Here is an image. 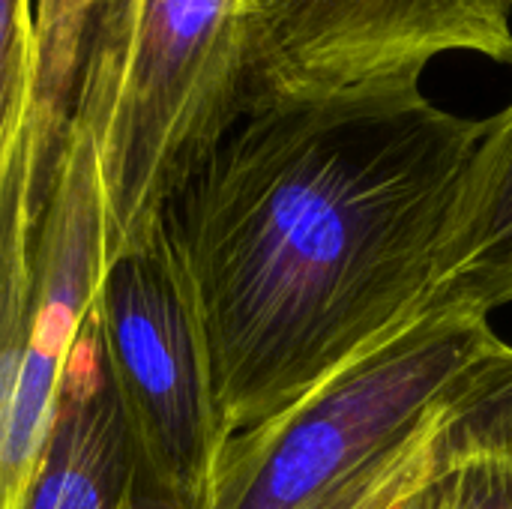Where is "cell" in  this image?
<instances>
[{
  "mask_svg": "<svg viewBox=\"0 0 512 509\" xmlns=\"http://www.w3.org/2000/svg\"><path fill=\"white\" fill-rule=\"evenodd\" d=\"M36 93V0H0V192L30 141Z\"/></svg>",
  "mask_w": 512,
  "mask_h": 509,
  "instance_id": "30bf717a",
  "label": "cell"
},
{
  "mask_svg": "<svg viewBox=\"0 0 512 509\" xmlns=\"http://www.w3.org/2000/svg\"><path fill=\"white\" fill-rule=\"evenodd\" d=\"M507 303H512V102L486 117L426 309L459 306L492 315Z\"/></svg>",
  "mask_w": 512,
  "mask_h": 509,
  "instance_id": "ba28073f",
  "label": "cell"
},
{
  "mask_svg": "<svg viewBox=\"0 0 512 509\" xmlns=\"http://www.w3.org/2000/svg\"><path fill=\"white\" fill-rule=\"evenodd\" d=\"M510 354L483 312H420L279 417L234 435L204 509H306L465 405Z\"/></svg>",
  "mask_w": 512,
  "mask_h": 509,
  "instance_id": "3957f363",
  "label": "cell"
},
{
  "mask_svg": "<svg viewBox=\"0 0 512 509\" xmlns=\"http://www.w3.org/2000/svg\"><path fill=\"white\" fill-rule=\"evenodd\" d=\"M102 273L96 153L69 120L54 153L27 141L0 192V509H24Z\"/></svg>",
  "mask_w": 512,
  "mask_h": 509,
  "instance_id": "277c9868",
  "label": "cell"
},
{
  "mask_svg": "<svg viewBox=\"0 0 512 509\" xmlns=\"http://www.w3.org/2000/svg\"><path fill=\"white\" fill-rule=\"evenodd\" d=\"M96 3L99 0H36V93L30 132L45 144H60L66 132Z\"/></svg>",
  "mask_w": 512,
  "mask_h": 509,
  "instance_id": "9c48e42d",
  "label": "cell"
},
{
  "mask_svg": "<svg viewBox=\"0 0 512 509\" xmlns=\"http://www.w3.org/2000/svg\"><path fill=\"white\" fill-rule=\"evenodd\" d=\"M447 509H512V453L441 468Z\"/></svg>",
  "mask_w": 512,
  "mask_h": 509,
  "instance_id": "7c38bea8",
  "label": "cell"
},
{
  "mask_svg": "<svg viewBox=\"0 0 512 509\" xmlns=\"http://www.w3.org/2000/svg\"><path fill=\"white\" fill-rule=\"evenodd\" d=\"M24 509H195L153 471L129 435L90 315L69 351Z\"/></svg>",
  "mask_w": 512,
  "mask_h": 509,
  "instance_id": "52a82bcc",
  "label": "cell"
},
{
  "mask_svg": "<svg viewBox=\"0 0 512 509\" xmlns=\"http://www.w3.org/2000/svg\"><path fill=\"white\" fill-rule=\"evenodd\" d=\"M399 509H447V495H444V483H441V471H435L420 489H414Z\"/></svg>",
  "mask_w": 512,
  "mask_h": 509,
  "instance_id": "4fadbf2b",
  "label": "cell"
},
{
  "mask_svg": "<svg viewBox=\"0 0 512 509\" xmlns=\"http://www.w3.org/2000/svg\"><path fill=\"white\" fill-rule=\"evenodd\" d=\"M483 132L423 90L255 105L195 168L162 231L228 441L426 312Z\"/></svg>",
  "mask_w": 512,
  "mask_h": 509,
  "instance_id": "6da1fadb",
  "label": "cell"
},
{
  "mask_svg": "<svg viewBox=\"0 0 512 509\" xmlns=\"http://www.w3.org/2000/svg\"><path fill=\"white\" fill-rule=\"evenodd\" d=\"M252 105L420 90L444 54L512 66V0H246Z\"/></svg>",
  "mask_w": 512,
  "mask_h": 509,
  "instance_id": "5b68a950",
  "label": "cell"
},
{
  "mask_svg": "<svg viewBox=\"0 0 512 509\" xmlns=\"http://www.w3.org/2000/svg\"><path fill=\"white\" fill-rule=\"evenodd\" d=\"M453 411H447L432 426H426L417 438H411L405 447L393 450L390 456L378 459L366 471L354 474L351 480H345L342 486H336L333 492H327L324 498H318L315 504H309L306 509H396L414 489H420L435 471L447 468L450 453H447V444H444V426H447V417Z\"/></svg>",
  "mask_w": 512,
  "mask_h": 509,
  "instance_id": "8fae6325",
  "label": "cell"
},
{
  "mask_svg": "<svg viewBox=\"0 0 512 509\" xmlns=\"http://www.w3.org/2000/svg\"><path fill=\"white\" fill-rule=\"evenodd\" d=\"M90 318L129 435L183 501L204 509L228 438L195 303L165 231L102 273Z\"/></svg>",
  "mask_w": 512,
  "mask_h": 509,
  "instance_id": "8992f818",
  "label": "cell"
},
{
  "mask_svg": "<svg viewBox=\"0 0 512 509\" xmlns=\"http://www.w3.org/2000/svg\"><path fill=\"white\" fill-rule=\"evenodd\" d=\"M396 509H399V507H396Z\"/></svg>",
  "mask_w": 512,
  "mask_h": 509,
  "instance_id": "5bb4252c",
  "label": "cell"
},
{
  "mask_svg": "<svg viewBox=\"0 0 512 509\" xmlns=\"http://www.w3.org/2000/svg\"><path fill=\"white\" fill-rule=\"evenodd\" d=\"M252 105L246 0H99L72 114L96 153L105 270L144 249Z\"/></svg>",
  "mask_w": 512,
  "mask_h": 509,
  "instance_id": "7a4b0ae2",
  "label": "cell"
}]
</instances>
